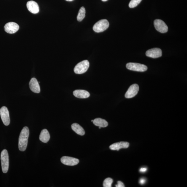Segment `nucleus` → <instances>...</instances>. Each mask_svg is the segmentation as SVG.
Returning a JSON list of instances; mask_svg holds the SVG:
<instances>
[{
  "label": "nucleus",
  "instance_id": "obj_1",
  "mask_svg": "<svg viewBox=\"0 0 187 187\" xmlns=\"http://www.w3.org/2000/svg\"><path fill=\"white\" fill-rule=\"evenodd\" d=\"M29 135V130L27 127H25L20 132L18 140V148L20 151H25L27 147L28 140Z\"/></svg>",
  "mask_w": 187,
  "mask_h": 187
},
{
  "label": "nucleus",
  "instance_id": "obj_2",
  "mask_svg": "<svg viewBox=\"0 0 187 187\" xmlns=\"http://www.w3.org/2000/svg\"><path fill=\"white\" fill-rule=\"evenodd\" d=\"M2 170L4 173H7L9 170V154L6 149H4L1 153Z\"/></svg>",
  "mask_w": 187,
  "mask_h": 187
},
{
  "label": "nucleus",
  "instance_id": "obj_3",
  "mask_svg": "<svg viewBox=\"0 0 187 187\" xmlns=\"http://www.w3.org/2000/svg\"><path fill=\"white\" fill-rule=\"evenodd\" d=\"M109 26V23L107 20H101L96 23L93 27V30L97 33L104 31L107 29Z\"/></svg>",
  "mask_w": 187,
  "mask_h": 187
},
{
  "label": "nucleus",
  "instance_id": "obj_4",
  "mask_svg": "<svg viewBox=\"0 0 187 187\" xmlns=\"http://www.w3.org/2000/svg\"><path fill=\"white\" fill-rule=\"evenodd\" d=\"M89 66V61L84 60L78 63L74 68V72L78 74H81L86 72Z\"/></svg>",
  "mask_w": 187,
  "mask_h": 187
},
{
  "label": "nucleus",
  "instance_id": "obj_5",
  "mask_svg": "<svg viewBox=\"0 0 187 187\" xmlns=\"http://www.w3.org/2000/svg\"><path fill=\"white\" fill-rule=\"evenodd\" d=\"M126 67L130 70L138 72H144L146 71L148 69L147 66L144 65L132 63H127Z\"/></svg>",
  "mask_w": 187,
  "mask_h": 187
},
{
  "label": "nucleus",
  "instance_id": "obj_6",
  "mask_svg": "<svg viewBox=\"0 0 187 187\" xmlns=\"http://www.w3.org/2000/svg\"><path fill=\"white\" fill-rule=\"evenodd\" d=\"M0 115L3 122L6 126H8L10 124V119L9 112L7 108L3 106L0 109Z\"/></svg>",
  "mask_w": 187,
  "mask_h": 187
},
{
  "label": "nucleus",
  "instance_id": "obj_7",
  "mask_svg": "<svg viewBox=\"0 0 187 187\" xmlns=\"http://www.w3.org/2000/svg\"><path fill=\"white\" fill-rule=\"evenodd\" d=\"M154 25L156 30L161 33H165L168 31L167 26L161 20L156 19L154 20Z\"/></svg>",
  "mask_w": 187,
  "mask_h": 187
},
{
  "label": "nucleus",
  "instance_id": "obj_8",
  "mask_svg": "<svg viewBox=\"0 0 187 187\" xmlns=\"http://www.w3.org/2000/svg\"><path fill=\"white\" fill-rule=\"evenodd\" d=\"M139 90V87L137 84H133L129 88L125 94V96L127 98H132L137 95Z\"/></svg>",
  "mask_w": 187,
  "mask_h": 187
},
{
  "label": "nucleus",
  "instance_id": "obj_9",
  "mask_svg": "<svg viewBox=\"0 0 187 187\" xmlns=\"http://www.w3.org/2000/svg\"><path fill=\"white\" fill-rule=\"evenodd\" d=\"M19 25L17 23L13 22L8 23L4 26L6 32L9 34L15 33L19 30Z\"/></svg>",
  "mask_w": 187,
  "mask_h": 187
},
{
  "label": "nucleus",
  "instance_id": "obj_10",
  "mask_svg": "<svg viewBox=\"0 0 187 187\" xmlns=\"http://www.w3.org/2000/svg\"><path fill=\"white\" fill-rule=\"evenodd\" d=\"M61 163L68 166H75L79 163V160L75 158L68 156H63L61 158Z\"/></svg>",
  "mask_w": 187,
  "mask_h": 187
},
{
  "label": "nucleus",
  "instance_id": "obj_11",
  "mask_svg": "<svg viewBox=\"0 0 187 187\" xmlns=\"http://www.w3.org/2000/svg\"><path fill=\"white\" fill-rule=\"evenodd\" d=\"M162 51L159 48L149 49L146 52V55L148 57L153 58H157L162 56Z\"/></svg>",
  "mask_w": 187,
  "mask_h": 187
},
{
  "label": "nucleus",
  "instance_id": "obj_12",
  "mask_svg": "<svg viewBox=\"0 0 187 187\" xmlns=\"http://www.w3.org/2000/svg\"><path fill=\"white\" fill-rule=\"evenodd\" d=\"M29 86L31 90L35 93H39L40 92V88L38 82L36 78H33L30 80Z\"/></svg>",
  "mask_w": 187,
  "mask_h": 187
},
{
  "label": "nucleus",
  "instance_id": "obj_13",
  "mask_svg": "<svg viewBox=\"0 0 187 187\" xmlns=\"http://www.w3.org/2000/svg\"><path fill=\"white\" fill-rule=\"evenodd\" d=\"M129 146V143L127 142L121 141L113 144L110 146V148L114 151H119L121 149L127 148Z\"/></svg>",
  "mask_w": 187,
  "mask_h": 187
},
{
  "label": "nucleus",
  "instance_id": "obj_14",
  "mask_svg": "<svg viewBox=\"0 0 187 187\" xmlns=\"http://www.w3.org/2000/svg\"><path fill=\"white\" fill-rule=\"evenodd\" d=\"M26 6L28 11L32 13L37 14L39 11L38 5L35 1H28L27 3Z\"/></svg>",
  "mask_w": 187,
  "mask_h": 187
},
{
  "label": "nucleus",
  "instance_id": "obj_15",
  "mask_svg": "<svg viewBox=\"0 0 187 187\" xmlns=\"http://www.w3.org/2000/svg\"><path fill=\"white\" fill-rule=\"evenodd\" d=\"M73 95L76 97L80 98H86L89 97V92L84 90H76L73 92Z\"/></svg>",
  "mask_w": 187,
  "mask_h": 187
},
{
  "label": "nucleus",
  "instance_id": "obj_16",
  "mask_svg": "<svg viewBox=\"0 0 187 187\" xmlns=\"http://www.w3.org/2000/svg\"><path fill=\"white\" fill-rule=\"evenodd\" d=\"M50 139V135L46 129H43L40 133L39 139L44 143H48Z\"/></svg>",
  "mask_w": 187,
  "mask_h": 187
},
{
  "label": "nucleus",
  "instance_id": "obj_17",
  "mask_svg": "<svg viewBox=\"0 0 187 187\" xmlns=\"http://www.w3.org/2000/svg\"><path fill=\"white\" fill-rule=\"evenodd\" d=\"M71 128L77 134L83 135L85 134V131L84 129L77 123H74L71 125Z\"/></svg>",
  "mask_w": 187,
  "mask_h": 187
},
{
  "label": "nucleus",
  "instance_id": "obj_18",
  "mask_svg": "<svg viewBox=\"0 0 187 187\" xmlns=\"http://www.w3.org/2000/svg\"><path fill=\"white\" fill-rule=\"evenodd\" d=\"M92 122L95 126L101 127L102 128L106 127L108 125V122L106 120L100 118L94 119Z\"/></svg>",
  "mask_w": 187,
  "mask_h": 187
},
{
  "label": "nucleus",
  "instance_id": "obj_19",
  "mask_svg": "<svg viewBox=\"0 0 187 187\" xmlns=\"http://www.w3.org/2000/svg\"><path fill=\"white\" fill-rule=\"evenodd\" d=\"M86 10L85 8L84 7H82L80 9L79 13L77 16L78 21L81 22L84 19L85 17Z\"/></svg>",
  "mask_w": 187,
  "mask_h": 187
},
{
  "label": "nucleus",
  "instance_id": "obj_20",
  "mask_svg": "<svg viewBox=\"0 0 187 187\" xmlns=\"http://www.w3.org/2000/svg\"><path fill=\"white\" fill-rule=\"evenodd\" d=\"M113 182L112 179L110 178H108L105 180L103 182V186L104 187H112V184Z\"/></svg>",
  "mask_w": 187,
  "mask_h": 187
},
{
  "label": "nucleus",
  "instance_id": "obj_21",
  "mask_svg": "<svg viewBox=\"0 0 187 187\" xmlns=\"http://www.w3.org/2000/svg\"><path fill=\"white\" fill-rule=\"evenodd\" d=\"M142 0H131L129 4V7L130 8L137 7L140 3Z\"/></svg>",
  "mask_w": 187,
  "mask_h": 187
},
{
  "label": "nucleus",
  "instance_id": "obj_22",
  "mask_svg": "<svg viewBox=\"0 0 187 187\" xmlns=\"http://www.w3.org/2000/svg\"><path fill=\"white\" fill-rule=\"evenodd\" d=\"M118 183V184L116 185V187H124L125 186L124 184L120 181H119L117 182Z\"/></svg>",
  "mask_w": 187,
  "mask_h": 187
},
{
  "label": "nucleus",
  "instance_id": "obj_23",
  "mask_svg": "<svg viewBox=\"0 0 187 187\" xmlns=\"http://www.w3.org/2000/svg\"><path fill=\"white\" fill-rule=\"evenodd\" d=\"M146 181V180L145 178H142L140 180L139 183L141 185H143L145 183Z\"/></svg>",
  "mask_w": 187,
  "mask_h": 187
},
{
  "label": "nucleus",
  "instance_id": "obj_24",
  "mask_svg": "<svg viewBox=\"0 0 187 187\" xmlns=\"http://www.w3.org/2000/svg\"><path fill=\"white\" fill-rule=\"evenodd\" d=\"M147 170V168L146 167L141 168L139 170L140 172H145Z\"/></svg>",
  "mask_w": 187,
  "mask_h": 187
},
{
  "label": "nucleus",
  "instance_id": "obj_25",
  "mask_svg": "<svg viewBox=\"0 0 187 187\" xmlns=\"http://www.w3.org/2000/svg\"><path fill=\"white\" fill-rule=\"evenodd\" d=\"M65 1H73V0H65Z\"/></svg>",
  "mask_w": 187,
  "mask_h": 187
},
{
  "label": "nucleus",
  "instance_id": "obj_26",
  "mask_svg": "<svg viewBox=\"0 0 187 187\" xmlns=\"http://www.w3.org/2000/svg\"><path fill=\"white\" fill-rule=\"evenodd\" d=\"M102 1H108V0H102Z\"/></svg>",
  "mask_w": 187,
  "mask_h": 187
},
{
  "label": "nucleus",
  "instance_id": "obj_27",
  "mask_svg": "<svg viewBox=\"0 0 187 187\" xmlns=\"http://www.w3.org/2000/svg\"><path fill=\"white\" fill-rule=\"evenodd\" d=\"M101 128H102V127H99V129H101Z\"/></svg>",
  "mask_w": 187,
  "mask_h": 187
},
{
  "label": "nucleus",
  "instance_id": "obj_28",
  "mask_svg": "<svg viewBox=\"0 0 187 187\" xmlns=\"http://www.w3.org/2000/svg\"><path fill=\"white\" fill-rule=\"evenodd\" d=\"M93 120H92L91 121L92 122H93Z\"/></svg>",
  "mask_w": 187,
  "mask_h": 187
}]
</instances>
